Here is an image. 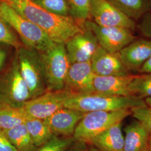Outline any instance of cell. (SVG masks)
Segmentation results:
<instances>
[{
  "instance_id": "obj_1",
  "label": "cell",
  "mask_w": 151,
  "mask_h": 151,
  "mask_svg": "<svg viewBox=\"0 0 151 151\" xmlns=\"http://www.w3.org/2000/svg\"><path fill=\"white\" fill-rule=\"evenodd\" d=\"M5 2L40 28L55 43H65L85 29L83 24L73 17L53 14L37 5L32 0H8Z\"/></svg>"
},
{
  "instance_id": "obj_2",
  "label": "cell",
  "mask_w": 151,
  "mask_h": 151,
  "mask_svg": "<svg viewBox=\"0 0 151 151\" xmlns=\"http://www.w3.org/2000/svg\"><path fill=\"white\" fill-rule=\"evenodd\" d=\"M146 106L145 100L137 96H110L91 93L72 94L65 101L64 108L88 113L130 109Z\"/></svg>"
},
{
  "instance_id": "obj_3",
  "label": "cell",
  "mask_w": 151,
  "mask_h": 151,
  "mask_svg": "<svg viewBox=\"0 0 151 151\" xmlns=\"http://www.w3.org/2000/svg\"><path fill=\"white\" fill-rule=\"evenodd\" d=\"M0 17L17 32L27 47L43 52L55 43L37 25L2 1H0Z\"/></svg>"
},
{
  "instance_id": "obj_4",
  "label": "cell",
  "mask_w": 151,
  "mask_h": 151,
  "mask_svg": "<svg viewBox=\"0 0 151 151\" xmlns=\"http://www.w3.org/2000/svg\"><path fill=\"white\" fill-rule=\"evenodd\" d=\"M132 114L130 109L85 113L73 134L74 139L88 143L92 139Z\"/></svg>"
},
{
  "instance_id": "obj_5",
  "label": "cell",
  "mask_w": 151,
  "mask_h": 151,
  "mask_svg": "<svg viewBox=\"0 0 151 151\" xmlns=\"http://www.w3.org/2000/svg\"><path fill=\"white\" fill-rule=\"evenodd\" d=\"M40 53L47 91L65 89V80L70 65L65 44L55 43Z\"/></svg>"
},
{
  "instance_id": "obj_6",
  "label": "cell",
  "mask_w": 151,
  "mask_h": 151,
  "mask_svg": "<svg viewBox=\"0 0 151 151\" xmlns=\"http://www.w3.org/2000/svg\"><path fill=\"white\" fill-rule=\"evenodd\" d=\"M15 58L32 99L47 91L40 52L34 49L22 46L17 49Z\"/></svg>"
},
{
  "instance_id": "obj_7",
  "label": "cell",
  "mask_w": 151,
  "mask_h": 151,
  "mask_svg": "<svg viewBox=\"0 0 151 151\" xmlns=\"http://www.w3.org/2000/svg\"><path fill=\"white\" fill-rule=\"evenodd\" d=\"M0 99L2 103L16 108H22L24 104L32 99L16 58L0 80Z\"/></svg>"
},
{
  "instance_id": "obj_8",
  "label": "cell",
  "mask_w": 151,
  "mask_h": 151,
  "mask_svg": "<svg viewBox=\"0 0 151 151\" xmlns=\"http://www.w3.org/2000/svg\"><path fill=\"white\" fill-rule=\"evenodd\" d=\"M72 94L66 89L47 91L28 100L24 104L22 109L27 117L44 120L60 109L64 108L65 101Z\"/></svg>"
},
{
  "instance_id": "obj_9",
  "label": "cell",
  "mask_w": 151,
  "mask_h": 151,
  "mask_svg": "<svg viewBox=\"0 0 151 151\" xmlns=\"http://www.w3.org/2000/svg\"><path fill=\"white\" fill-rule=\"evenodd\" d=\"M85 27L91 30L99 45L111 53H118L134 40L133 31L119 27H102L91 20L83 22Z\"/></svg>"
},
{
  "instance_id": "obj_10",
  "label": "cell",
  "mask_w": 151,
  "mask_h": 151,
  "mask_svg": "<svg viewBox=\"0 0 151 151\" xmlns=\"http://www.w3.org/2000/svg\"><path fill=\"white\" fill-rule=\"evenodd\" d=\"M90 15L98 25L119 27L133 31L135 20L105 0H90Z\"/></svg>"
},
{
  "instance_id": "obj_11",
  "label": "cell",
  "mask_w": 151,
  "mask_h": 151,
  "mask_svg": "<svg viewBox=\"0 0 151 151\" xmlns=\"http://www.w3.org/2000/svg\"><path fill=\"white\" fill-rule=\"evenodd\" d=\"M84 27L83 31L73 36L65 44L70 64L90 61L99 45L91 30Z\"/></svg>"
},
{
  "instance_id": "obj_12",
  "label": "cell",
  "mask_w": 151,
  "mask_h": 151,
  "mask_svg": "<svg viewBox=\"0 0 151 151\" xmlns=\"http://www.w3.org/2000/svg\"><path fill=\"white\" fill-rule=\"evenodd\" d=\"M94 76L91 60L70 64L65 80V89L73 94L94 93Z\"/></svg>"
},
{
  "instance_id": "obj_13",
  "label": "cell",
  "mask_w": 151,
  "mask_h": 151,
  "mask_svg": "<svg viewBox=\"0 0 151 151\" xmlns=\"http://www.w3.org/2000/svg\"><path fill=\"white\" fill-rule=\"evenodd\" d=\"M95 75L127 76L132 75L124 65L118 53H111L99 45L91 60Z\"/></svg>"
},
{
  "instance_id": "obj_14",
  "label": "cell",
  "mask_w": 151,
  "mask_h": 151,
  "mask_svg": "<svg viewBox=\"0 0 151 151\" xmlns=\"http://www.w3.org/2000/svg\"><path fill=\"white\" fill-rule=\"evenodd\" d=\"M134 75L101 76L95 75L93 86L94 93L110 96H135L129 89Z\"/></svg>"
},
{
  "instance_id": "obj_15",
  "label": "cell",
  "mask_w": 151,
  "mask_h": 151,
  "mask_svg": "<svg viewBox=\"0 0 151 151\" xmlns=\"http://www.w3.org/2000/svg\"><path fill=\"white\" fill-rule=\"evenodd\" d=\"M85 113L69 108H63L43 120L54 134L69 136L73 134L77 124Z\"/></svg>"
},
{
  "instance_id": "obj_16",
  "label": "cell",
  "mask_w": 151,
  "mask_h": 151,
  "mask_svg": "<svg viewBox=\"0 0 151 151\" xmlns=\"http://www.w3.org/2000/svg\"><path fill=\"white\" fill-rule=\"evenodd\" d=\"M118 53L128 70L139 71L141 67L151 57V40H133L121 49Z\"/></svg>"
},
{
  "instance_id": "obj_17",
  "label": "cell",
  "mask_w": 151,
  "mask_h": 151,
  "mask_svg": "<svg viewBox=\"0 0 151 151\" xmlns=\"http://www.w3.org/2000/svg\"><path fill=\"white\" fill-rule=\"evenodd\" d=\"M124 151H148L150 132L140 121L136 120L124 129Z\"/></svg>"
},
{
  "instance_id": "obj_18",
  "label": "cell",
  "mask_w": 151,
  "mask_h": 151,
  "mask_svg": "<svg viewBox=\"0 0 151 151\" xmlns=\"http://www.w3.org/2000/svg\"><path fill=\"white\" fill-rule=\"evenodd\" d=\"M122 123L114 124L94 137L88 143L105 151H124V135Z\"/></svg>"
},
{
  "instance_id": "obj_19",
  "label": "cell",
  "mask_w": 151,
  "mask_h": 151,
  "mask_svg": "<svg viewBox=\"0 0 151 151\" xmlns=\"http://www.w3.org/2000/svg\"><path fill=\"white\" fill-rule=\"evenodd\" d=\"M6 138L19 151H35L37 147L33 143L24 123L2 131Z\"/></svg>"
},
{
  "instance_id": "obj_20",
  "label": "cell",
  "mask_w": 151,
  "mask_h": 151,
  "mask_svg": "<svg viewBox=\"0 0 151 151\" xmlns=\"http://www.w3.org/2000/svg\"><path fill=\"white\" fill-rule=\"evenodd\" d=\"M123 12L134 20H139L151 10V4L147 0H105Z\"/></svg>"
},
{
  "instance_id": "obj_21",
  "label": "cell",
  "mask_w": 151,
  "mask_h": 151,
  "mask_svg": "<svg viewBox=\"0 0 151 151\" xmlns=\"http://www.w3.org/2000/svg\"><path fill=\"white\" fill-rule=\"evenodd\" d=\"M27 116L22 108H16L5 103L0 104V130L5 131L24 123Z\"/></svg>"
},
{
  "instance_id": "obj_22",
  "label": "cell",
  "mask_w": 151,
  "mask_h": 151,
  "mask_svg": "<svg viewBox=\"0 0 151 151\" xmlns=\"http://www.w3.org/2000/svg\"><path fill=\"white\" fill-rule=\"evenodd\" d=\"M24 124L37 147L43 145L54 135L43 120L27 117Z\"/></svg>"
},
{
  "instance_id": "obj_23",
  "label": "cell",
  "mask_w": 151,
  "mask_h": 151,
  "mask_svg": "<svg viewBox=\"0 0 151 151\" xmlns=\"http://www.w3.org/2000/svg\"><path fill=\"white\" fill-rule=\"evenodd\" d=\"M129 89L133 96L141 99L151 97V73L134 75Z\"/></svg>"
},
{
  "instance_id": "obj_24",
  "label": "cell",
  "mask_w": 151,
  "mask_h": 151,
  "mask_svg": "<svg viewBox=\"0 0 151 151\" xmlns=\"http://www.w3.org/2000/svg\"><path fill=\"white\" fill-rule=\"evenodd\" d=\"M37 5L53 14L60 16L70 15V8L67 0H32Z\"/></svg>"
},
{
  "instance_id": "obj_25",
  "label": "cell",
  "mask_w": 151,
  "mask_h": 151,
  "mask_svg": "<svg viewBox=\"0 0 151 151\" xmlns=\"http://www.w3.org/2000/svg\"><path fill=\"white\" fill-rule=\"evenodd\" d=\"M70 15L81 24L90 20V0H67Z\"/></svg>"
},
{
  "instance_id": "obj_26",
  "label": "cell",
  "mask_w": 151,
  "mask_h": 151,
  "mask_svg": "<svg viewBox=\"0 0 151 151\" xmlns=\"http://www.w3.org/2000/svg\"><path fill=\"white\" fill-rule=\"evenodd\" d=\"M0 43L12 46L16 48V50L23 46L10 27L1 17Z\"/></svg>"
},
{
  "instance_id": "obj_27",
  "label": "cell",
  "mask_w": 151,
  "mask_h": 151,
  "mask_svg": "<svg viewBox=\"0 0 151 151\" xmlns=\"http://www.w3.org/2000/svg\"><path fill=\"white\" fill-rule=\"evenodd\" d=\"M74 139L60 138L54 134L43 145L35 151H65Z\"/></svg>"
},
{
  "instance_id": "obj_28",
  "label": "cell",
  "mask_w": 151,
  "mask_h": 151,
  "mask_svg": "<svg viewBox=\"0 0 151 151\" xmlns=\"http://www.w3.org/2000/svg\"><path fill=\"white\" fill-rule=\"evenodd\" d=\"M130 111L131 115L144 124L151 134V108L148 106L135 107L131 108Z\"/></svg>"
},
{
  "instance_id": "obj_29",
  "label": "cell",
  "mask_w": 151,
  "mask_h": 151,
  "mask_svg": "<svg viewBox=\"0 0 151 151\" xmlns=\"http://www.w3.org/2000/svg\"><path fill=\"white\" fill-rule=\"evenodd\" d=\"M137 27L146 37L151 40V10L147 11L140 17Z\"/></svg>"
},
{
  "instance_id": "obj_30",
  "label": "cell",
  "mask_w": 151,
  "mask_h": 151,
  "mask_svg": "<svg viewBox=\"0 0 151 151\" xmlns=\"http://www.w3.org/2000/svg\"><path fill=\"white\" fill-rule=\"evenodd\" d=\"M0 151H19L6 138L4 132L0 130Z\"/></svg>"
},
{
  "instance_id": "obj_31",
  "label": "cell",
  "mask_w": 151,
  "mask_h": 151,
  "mask_svg": "<svg viewBox=\"0 0 151 151\" xmlns=\"http://www.w3.org/2000/svg\"><path fill=\"white\" fill-rule=\"evenodd\" d=\"M139 72L142 73H151V57L141 67Z\"/></svg>"
},
{
  "instance_id": "obj_32",
  "label": "cell",
  "mask_w": 151,
  "mask_h": 151,
  "mask_svg": "<svg viewBox=\"0 0 151 151\" xmlns=\"http://www.w3.org/2000/svg\"><path fill=\"white\" fill-rule=\"evenodd\" d=\"M7 57V53L5 50L0 48V69L4 65Z\"/></svg>"
},
{
  "instance_id": "obj_33",
  "label": "cell",
  "mask_w": 151,
  "mask_h": 151,
  "mask_svg": "<svg viewBox=\"0 0 151 151\" xmlns=\"http://www.w3.org/2000/svg\"><path fill=\"white\" fill-rule=\"evenodd\" d=\"M144 100L146 103V105L151 108V97L146 98Z\"/></svg>"
},
{
  "instance_id": "obj_34",
  "label": "cell",
  "mask_w": 151,
  "mask_h": 151,
  "mask_svg": "<svg viewBox=\"0 0 151 151\" xmlns=\"http://www.w3.org/2000/svg\"><path fill=\"white\" fill-rule=\"evenodd\" d=\"M87 151H103V150H100V149H99V148H97L96 147H94V146H92L91 147V148H90V149L88 150Z\"/></svg>"
},
{
  "instance_id": "obj_35",
  "label": "cell",
  "mask_w": 151,
  "mask_h": 151,
  "mask_svg": "<svg viewBox=\"0 0 151 151\" xmlns=\"http://www.w3.org/2000/svg\"><path fill=\"white\" fill-rule=\"evenodd\" d=\"M148 151H151V134L150 136L149 142H148Z\"/></svg>"
},
{
  "instance_id": "obj_36",
  "label": "cell",
  "mask_w": 151,
  "mask_h": 151,
  "mask_svg": "<svg viewBox=\"0 0 151 151\" xmlns=\"http://www.w3.org/2000/svg\"><path fill=\"white\" fill-rule=\"evenodd\" d=\"M70 151H83L80 150V149H75V150H70Z\"/></svg>"
},
{
  "instance_id": "obj_37",
  "label": "cell",
  "mask_w": 151,
  "mask_h": 151,
  "mask_svg": "<svg viewBox=\"0 0 151 151\" xmlns=\"http://www.w3.org/2000/svg\"><path fill=\"white\" fill-rule=\"evenodd\" d=\"M147 1H148L150 4H151V0H147Z\"/></svg>"
},
{
  "instance_id": "obj_38",
  "label": "cell",
  "mask_w": 151,
  "mask_h": 151,
  "mask_svg": "<svg viewBox=\"0 0 151 151\" xmlns=\"http://www.w3.org/2000/svg\"><path fill=\"white\" fill-rule=\"evenodd\" d=\"M0 1H8V0H0Z\"/></svg>"
},
{
  "instance_id": "obj_39",
  "label": "cell",
  "mask_w": 151,
  "mask_h": 151,
  "mask_svg": "<svg viewBox=\"0 0 151 151\" xmlns=\"http://www.w3.org/2000/svg\"><path fill=\"white\" fill-rule=\"evenodd\" d=\"M2 103V101H1V99H0V104H1Z\"/></svg>"
}]
</instances>
